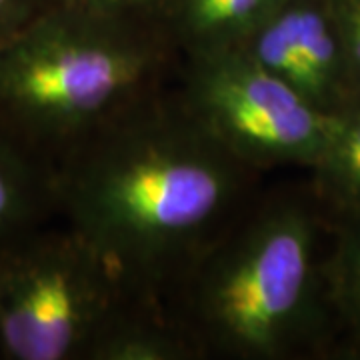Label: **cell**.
Masks as SVG:
<instances>
[{
	"label": "cell",
	"mask_w": 360,
	"mask_h": 360,
	"mask_svg": "<svg viewBox=\"0 0 360 360\" xmlns=\"http://www.w3.org/2000/svg\"><path fill=\"white\" fill-rule=\"evenodd\" d=\"M257 174L200 127L179 89L167 86L54 160L58 217L130 300L158 309L250 202Z\"/></svg>",
	"instance_id": "1"
},
{
	"label": "cell",
	"mask_w": 360,
	"mask_h": 360,
	"mask_svg": "<svg viewBox=\"0 0 360 360\" xmlns=\"http://www.w3.org/2000/svg\"><path fill=\"white\" fill-rule=\"evenodd\" d=\"M319 193L348 217L360 212V96L328 112V130L312 165Z\"/></svg>",
	"instance_id": "10"
},
{
	"label": "cell",
	"mask_w": 360,
	"mask_h": 360,
	"mask_svg": "<svg viewBox=\"0 0 360 360\" xmlns=\"http://www.w3.org/2000/svg\"><path fill=\"white\" fill-rule=\"evenodd\" d=\"M283 0H167L165 30L180 58L238 49Z\"/></svg>",
	"instance_id": "8"
},
{
	"label": "cell",
	"mask_w": 360,
	"mask_h": 360,
	"mask_svg": "<svg viewBox=\"0 0 360 360\" xmlns=\"http://www.w3.org/2000/svg\"><path fill=\"white\" fill-rule=\"evenodd\" d=\"M90 360H196L167 309L129 300L92 348Z\"/></svg>",
	"instance_id": "9"
},
{
	"label": "cell",
	"mask_w": 360,
	"mask_h": 360,
	"mask_svg": "<svg viewBox=\"0 0 360 360\" xmlns=\"http://www.w3.org/2000/svg\"><path fill=\"white\" fill-rule=\"evenodd\" d=\"M49 6V0H0V51Z\"/></svg>",
	"instance_id": "14"
},
{
	"label": "cell",
	"mask_w": 360,
	"mask_h": 360,
	"mask_svg": "<svg viewBox=\"0 0 360 360\" xmlns=\"http://www.w3.org/2000/svg\"><path fill=\"white\" fill-rule=\"evenodd\" d=\"M51 6L108 22L165 28L167 0H49Z\"/></svg>",
	"instance_id": "12"
},
{
	"label": "cell",
	"mask_w": 360,
	"mask_h": 360,
	"mask_svg": "<svg viewBox=\"0 0 360 360\" xmlns=\"http://www.w3.org/2000/svg\"><path fill=\"white\" fill-rule=\"evenodd\" d=\"M238 49L322 112L354 98L328 0H283Z\"/></svg>",
	"instance_id": "6"
},
{
	"label": "cell",
	"mask_w": 360,
	"mask_h": 360,
	"mask_svg": "<svg viewBox=\"0 0 360 360\" xmlns=\"http://www.w3.org/2000/svg\"><path fill=\"white\" fill-rule=\"evenodd\" d=\"M324 281L330 319L360 350V212L342 217L335 246L324 258Z\"/></svg>",
	"instance_id": "11"
},
{
	"label": "cell",
	"mask_w": 360,
	"mask_h": 360,
	"mask_svg": "<svg viewBox=\"0 0 360 360\" xmlns=\"http://www.w3.org/2000/svg\"><path fill=\"white\" fill-rule=\"evenodd\" d=\"M179 92L200 127L257 172L312 167L328 112H322L240 49L180 58Z\"/></svg>",
	"instance_id": "5"
},
{
	"label": "cell",
	"mask_w": 360,
	"mask_h": 360,
	"mask_svg": "<svg viewBox=\"0 0 360 360\" xmlns=\"http://www.w3.org/2000/svg\"><path fill=\"white\" fill-rule=\"evenodd\" d=\"M130 298L70 226L0 246V359L90 360Z\"/></svg>",
	"instance_id": "4"
},
{
	"label": "cell",
	"mask_w": 360,
	"mask_h": 360,
	"mask_svg": "<svg viewBox=\"0 0 360 360\" xmlns=\"http://www.w3.org/2000/svg\"><path fill=\"white\" fill-rule=\"evenodd\" d=\"M58 217L54 162L0 122V246Z\"/></svg>",
	"instance_id": "7"
},
{
	"label": "cell",
	"mask_w": 360,
	"mask_h": 360,
	"mask_svg": "<svg viewBox=\"0 0 360 360\" xmlns=\"http://www.w3.org/2000/svg\"><path fill=\"white\" fill-rule=\"evenodd\" d=\"M335 14L354 98L360 96V0H328Z\"/></svg>",
	"instance_id": "13"
},
{
	"label": "cell",
	"mask_w": 360,
	"mask_h": 360,
	"mask_svg": "<svg viewBox=\"0 0 360 360\" xmlns=\"http://www.w3.org/2000/svg\"><path fill=\"white\" fill-rule=\"evenodd\" d=\"M179 65L160 26L49 6L0 51V122L54 162Z\"/></svg>",
	"instance_id": "3"
},
{
	"label": "cell",
	"mask_w": 360,
	"mask_h": 360,
	"mask_svg": "<svg viewBox=\"0 0 360 360\" xmlns=\"http://www.w3.org/2000/svg\"><path fill=\"white\" fill-rule=\"evenodd\" d=\"M196 359L284 360L333 322L321 219L309 200H252L206 246L168 302Z\"/></svg>",
	"instance_id": "2"
}]
</instances>
